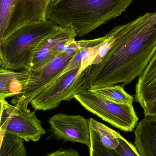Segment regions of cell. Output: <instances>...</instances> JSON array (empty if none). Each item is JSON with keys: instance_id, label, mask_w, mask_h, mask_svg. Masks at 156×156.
<instances>
[{"instance_id": "obj_1", "label": "cell", "mask_w": 156, "mask_h": 156, "mask_svg": "<svg viewBox=\"0 0 156 156\" xmlns=\"http://www.w3.org/2000/svg\"><path fill=\"white\" fill-rule=\"evenodd\" d=\"M156 52V11L119 26L112 45L98 65L88 66L87 89L130 83Z\"/></svg>"}, {"instance_id": "obj_2", "label": "cell", "mask_w": 156, "mask_h": 156, "mask_svg": "<svg viewBox=\"0 0 156 156\" xmlns=\"http://www.w3.org/2000/svg\"><path fill=\"white\" fill-rule=\"evenodd\" d=\"M133 1L55 0L50 3L47 19L83 37L121 16Z\"/></svg>"}, {"instance_id": "obj_3", "label": "cell", "mask_w": 156, "mask_h": 156, "mask_svg": "<svg viewBox=\"0 0 156 156\" xmlns=\"http://www.w3.org/2000/svg\"><path fill=\"white\" fill-rule=\"evenodd\" d=\"M59 26L47 19L26 25L11 34L1 45L5 62L4 68L12 70H29L33 55L38 44Z\"/></svg>"}, {"instance_id": "obj_4", "label": "cell", "mask_w": 156, "mask_h": 156, "mask_svg": "<svg viewBox=\"0 0 156 156\" xmlns=\"http://www.w3.org/2000/svg\"><path fill=\"white\" fill-rule=\"evenodd\" d=\"M50 0H0V47L22 27L47 20Z\"/></svg>"}, {"instance_id": "obj_5", "label": "cell", "mask_w": 156, "mask_h": 156, "mask_svg": "<svg viewBox=\"0 0 156 156\" xmlns=\"http://www.w3.org/2000/svg\"><path fill=\"white\" fill-rule=\"evenodd\" d=\"M74 98L88 112L124 132H132L137 124L138 118L133 105L115 102L89 89Z\"/></svg>"}, {"instance_id": "obj_6", "label": "cell", "mask_w": 156, "mask_h": 156, "mask_svg": "<svg viewBox=\"0 0 156 156\" xmlns=\"http://www.w3.org/2000/svg\"><path fill=\"white\" fill-rule=\"evenodd\" d=\"M87 69H75L60 75L42 90L30 101L35 111L56 108L63 101H69L78 93L87 90Z\"/></svg>"}, {"instance_id": "obj_7", "label": "cell", "mask_w": 156, "mask_h": 156, "mask_svg": "<svg viewBox=\"0 0 156 156\" xmlns=\"http://www.w3.org/2000/svg\"><path fill=\"white\" fill-rule=\"evenodd\" d=\"M75 52H63L38 68L28 70L29 76L24 88L21 93L14 97L11 101L12 103L28 108L32 99L59 76Z\"/></svg>"}, {"instance_id": "obj_8", "label": "cell", "mask_w": 156, "mask_h": 156, "mask_svg": "<svg viewBox=\"0 0 156 156\" xmlns=\"http://www.w3.org/2000/svg\"><path fill=\"white\" fill-rule=\"evenodd\" d=\"M0 127L6 134L26 142H37L46 133L35 111L32 112L22 105H12L7 101L5 104Z\"/></svg>"}, {"instance_id": "obj_9", "label": "cell", "mask_w": 156, "mask_h": 156, "mask_svg": "<svg viewBox=\"0 0 156 156\" xmlns=\"http://www.w3.org/2000/svg\"><path fill=\"white\" fill-rule=\"evenodd\" d=\"M50 130L57 139L91 146L89 119L80 115L57 114L48 120Z\"/></svg>"}, {"instance_id": "obj_10", "label": "cell", "mask_w": 156, "mask_h": 156, "mask_svg": "<svg viewBox=\"0 0 156 156\" xmlns=\"http://www.w3.org/2000/svg\"><path fill=\"white\" fill-rule=\"evenodd\" d=\"M77 36L72 28L59 26L38 44L33 55L29 70L38 68L64 52L68 45L76 40Z\"/></svg>"}, {"instance_id": "obj_11", "label": "cell", "mask_w": 156, "mask_h": 156, "mask_svg": "<svg viewBox=\"0 0 156 156\" xmlns=\"http://www.w3.org/2000/svg\"><path fill=\"white\" fill-rule=\"evenodd\" d=\"M135 100L144 110L156 100V52L139 76Z\"/></svg>"}, {"instance_id": "obj_12", "label": "cell", "mask_w": 156, "mask_h": 156, "mask_svg": "<svg viewBox=\"0 0 156 156\" xmlns=\"http://www.w3.org/2000/svg\"><path fill=\"white\" fill-rule=\"evenodd\" d=\"M135 146L141 156H156V117L145 116L135 131Z\"/></svg>"}, {"instance_id": "obj_13", "label": "cell", "mask_w": 156, "mask_h": 156, "mask_svg": "<svg viewBox=\"0 0 156 156\" xmlns=\"http://www.w3.org/2000/svg\"><path fill=\"white\" fill-rule=\"evenodd\" d=\"M106 38L105 34L102 37L95 39L77 41L79 48L60 75L81 67L85 69L91 66L97 55L100 45Z\"/></svg>"}, {"instance_id": "obj_14", "label": "cell", "mask_w": 156, "mask_h": 156, "mask_svg": "<svg viewBox=\"0 0 156 156\" xmlns=\"http://www.w3.org/2000/svg\"><path fill=\"white\" fill-rule=\"evenodd\" d=\"M28 76V70L18 71L0 67V98L14 97L21 93Z\"/></svg>"}, {"instance_id": "obj_15", "label": "cell", "mask_w": 156, "mask_h": 156, "mask_svg": "<svg viewBox=\"0 0 156 156\" xmlns=\"http://www.w3.org/2000/svg\"><path fill=\"white\" fill-rule=\"evenodd\" d=\"M90 141L111 149H115L120 143L121 135L93 118L89 119Z\"/></svg>"}, {"instance_id": "obj_16", "label": "cell", "mask_w": 156, "mask_h": 156, "mask_svg": "<svg viewBox=\"0 0 156 156\" xmlns=\"http://www.w3.org/2000/svg\"><path fill=\"white\" fill-rule=\"evenodd\" d=\"M89 90L118 103L133 105L134 101L133 96L126 92L122 86L114 85Z\"/></svg>"}, {"instance_id": "obj_17", "label": "cell", "mask_w": 156, "mask_h": 156, "mask_svg": "<svg viewBox=\"0 0 156 156\" xmlns=\"http://www.w3.org/2000/svg\"><path fill=\"white\" fill-rule=\"evenodd\" d=\"M24 142L23 139L5 134L0 148V156H27Z\"/></svg>"}, {"instance_id": "obj_18", "label": "cell", "mask_w": 156, "mask_h": 156, "mask_svg": "<svg viewBox=\"0 0 156 156\" xmlns=\"http://www.w3.org/2000/svg\"><path fill=\"white\" fill-rule=\"evenodd\" d=\"M119 146L114 149L115 156H141L135 146L121 136Z\"/></svg>"}, {"instance_id": "obj_19", "label": "cell", "mask_w": 156, "mask_h": 156, "mask_svg": "<svg viewBox=\"0 0 156 156\" xmlns=\"http://www.w3.org/2000/svg\"><path fill=\"white\" fill-rule=\"evenodd\" d=\"M45 156H80L76 150L72 148L59 149L55 152L48 154Z\"/></svg>"}, {"instance_id": "obj_20", "label": "cell", "mask_w": 156, "mask_h": 156, "mask_svg": "<svg viewBox=\"0 0 156 156\" xmlns=\"http://www.w3.org/2000/svg\"><path fill=\"white\" fill-rule=\"evenodd\" d=\"M145 116L156 117V100L144 110Z\"/></svg>"}, {"instance_id": "obj_21", "label": "cell", "mask_w": 156, "mask_h": 156, "mask_svg": "<svg viewBox=\"0 0 156 156\" xmlns=\"http://www.w3.org/2000/svg\"><path fill=\"white\" fill-rule=\"evenodd\" d=\"M6 102V101H5V99L0 98V126H1V120H2L3 112L5 104Z\"/></svg>"}, {"instance_id": "obj_22", "label": "cell", "mask_w": 156, "mask_h": 156, "mask_svg": "<svg viewBox=\"0 0 156 156\" xmlns=\"http://www.w3.org/2000/svg\"><path fill=\"white\" fill-rule=\"evenodd\" d=\"M5 62L4 60L3 56L1 50V47H0V67L3 68L4 67Z\"/></svg>"}, {"instance_id": "obj_23", "label": "cell", "mask_w": 156, "mask_h": 156, "mask_svg": "<svg viewBox=\"0 0 156 156\" xmlns=\"http://www.w3.org/2000/svg\"><path fill=\"white\" fill-rule=\"evenodd\" d=\"M5 134V133L4 131L0 127V148H1L2 142Z\"/></svg>"}, {"instance_id": "obj_24", "label": "cell", "mask_w": 156, "mask_h": 156, "mask_svg": "<svg viewBox=\"0 0 156 156\" xmlns=\"http://www.w3.org/2000/svg\"><path fill=\"white\" fill-rule=\"evenodd\" d=\"M55 0H50V1H51V2H54V1H55Z\"/></svg>"}]
</instances>
